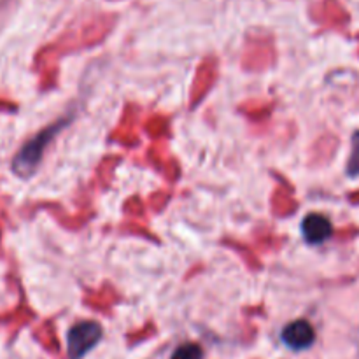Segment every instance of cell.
<instances>
[{"label":"cell","instance_id":"7a4b0ae2","mask_svg":"<svg viewBox=\"0 0 359 359\" xmlns=\"http://www.w3.org/2000/svg\"><path fill=\"white\" fill-rule=\"evenodd\" d=\"M104 337V330L95 321H81L67 333V353L70 359H83L98 346Z\"/></svg>","mask_w":359,"mask_h":359},{"label":"cell","instance_id":"6da1fadb","mask_svg":"<svg viewBox=\"0 0 359 359\" xmlns=\"http://www.w3.org/2000/svg\"><path fill=\"white\" fill-rule=\"evenodd\" d=\"M72 119L74 114L56 119L55 123L42 128L37 135L27 140L16 153V156L13 158V167L11 168H13L14 175H18L20 179H30L39 170V165H41L49 144L72 123Z\"/></svg>","mask_w":359,"mask_h":359},{"label":"cell","instance_id":"3957f363","mask_svg":"<svg viewBox=\"0 0 359 359\" xmlns=\"http://www.w3.org/2000/svg\"><path fill=\"white\" fill-rule=\"evenodd\" d=\"M283 339L284 346L291 351H305L309 347L314 346L316 342V330L312 325L305 319H297V321L290 323L286 328L283 330Z\"/></svg>","mask_w":359,"mask_h":359},{"label":"cell","instance_id":"8992f818","mask_svg":"<svg viewBox=\"0 0 359 359\" xmlns=\"http://www.w3.org/2000/svg\"><path fill=\"white\" fill-rule=\"evenodd\" d=\"M170 359H203V349L198 344H182L174 351Z\"/></svg>","mask_w":359,"mask_h":359},{"label":"cell","instance_id":"277c9868","mask_svg":"<svg viewBox=\"0 0 359 359\" xmlns=\"http://www.w3.org/2000/svg\"><path fill=\"white\" fill-rule=\"evenodd\" d=\"M333 235V224L326 216L318 212L307 214L302 221V237L309 245H319L330 241Z\"/></svg>","mask_w":359,"mask_h":359},{"label":"cell","instance_id":"5b68a950","mask_svg":"<svg viewBox=\"0 0 359 359\" xmlns=\"http://www.w3.org/2000/svg\"><path fill=\"white\" fill-rule=\"evenodd\" d=\"M351 156L347 161V175L349 177H359V132L353 133V140H351Z\"/></svg>","mask_w":359,"mask_h":359}]
</instances>
